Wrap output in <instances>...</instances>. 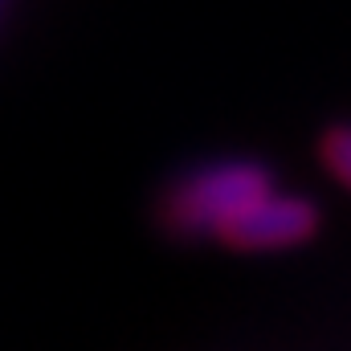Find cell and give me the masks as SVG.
<instances>
[{"label":"cell","instance_id":"obj_1","mask_svg":"<svg viewBox=\"0 0 351 351\" xmlns=\"http://www.w3.org/2000/svg\"><path fill=\"white\" fill-rule=\"evenodd\" d=\"M274 172L258 160H217L180 176L164 200V221L184 237H221L237 217L274 192Z\"/></svg>","mask_w":351,"mask_h":351},{"label":"cell","instance_id":"obj_2","mask_svg":"<svg viewBox=\"0 0 351 351\" xmlns=\"http://www.w3.org/2000/svg\"><path fill=\"white\" fill-rule=\"evenodd\" d=\"M323 225V213L315 200L294 196V192H269L262 204H254L245 217H237L217 241L241 254H278V250H294L306 245Z\"/></svg>","mask_w":351,"mask_h":351},{"label":"cell","instance_id":"obj_3","mask_svg":"<svg viewBox=\"0 0 351 351\" xmlns=\"http://www.w3.org/2000/svg\"><path fill=\"white\" fill-rule=\"evenodd\" d=\"M319 160L331 180H339L351 192V123H335L323 139H319Z\"/></svg>","mask_w":351,"mask_h":351}]
</instances>
